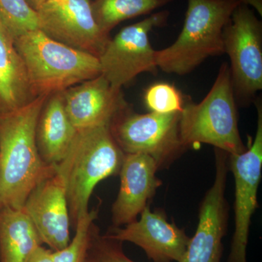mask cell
I'll use <instances>...</instances> for the list:
<instances>
[{
	"instance_id": "6da1fadb",
	"label": "cell",
	"mask_w": 262,
	"mask_h": 262,
	"mask_svg": "<svg viewBox=\"0 0 262 262\" xmlns=\"http://www.w3.org/2000/svg\"><path fill=\"white\" fill-rule=\"evenodd\" d=\"M48 96L0 114V208L21 209L38 183L55 171L38 151L36 128Z\"/></svg>"
},
{
	"instance_id": "7a4b0ae2",
	"label": "cell",
	"mask_w": 262,
	"mask_h": 262,
	"mask_svg": "<svg viewBox=\"0 0 262 262\" xmlns=\"http://www.w3.org/2000/svg\"><path fill=\"white\" fill-rule=\"evenodd\" d=\"M124 157L110 125L77 130L65 156L55 165L64 185L74 229L89 213L95 187L101 181L120 173Z\"/></svg>"
},
{
	"instance_id": "3957f363",
	"label": "cell",
	"mask_w": 262,
	"mask_h": 262,
	"mask_svg": "<svg viewBox=\"0 0 262 262\" xmlns=\"http://www.w3.org/2000/svg\"><path fill=\"white\" fill-rule=\"evenodd\" d=\"M14 42L34 98L49 97L101 75L97 57L54 40L39 29Z\"/></svg>"
},
{
	"instance_id": "277c9868",
	"label": "cell",
	"mask_w": 262,
	"mask_h": 262,
	"mask_svg": "<svg viewBox=\"0 0 262 262\" xmlns=\"http://www.w3.org/2000/svg\"><path fill=\"white\" fill-rule=\"evenodd\" d=\"M239 5V0H187L184 25L177 40L155 51L158 68L185 75L207 58L224 54V29Z\"/></svg>"
},
{
	"instance_id": "5b68a950",
	"label": "cell",
	"mask_w": 262,
	"mask_h": 262,
	"mask_svg": "<svg viewBox=\"0 0 262 262\" xmlns=\"http://www.w3.org/2000/svg\"><path fill=\"white\" fill-rule=\"evenodd\" d=\"M179 134L185 149L199 144H210L228 154H239L246 149L239 135L228 63L221 66L214 83L201 102L185 99L180 113Z\"/></svg>"
},
{
	"instance_id": "8992f818",
	"label": "cell",
	"mask_w": 262,
	"mask_h": 262,
	"mask_svg": "<svg viewBox=\"0 0 262 262\" xmlns=\"http://www.w3.org/2000/svg\"><path fill=\"white\" fill-rule=\"evenodd\" d=\"M180 113L137 114L125 108L110 125L125 154L151 157L159 169L168 166L185 150L179 134Z\"/></svg>"
},
{
	"instance_id": "52a82bcc",
	"label": "cell",
	"mask_w": 262,
	"mask_h": 262,
	"mask_svg": "<svg viewBox=\"0 0 262 262\" xmlns=\"http://www.w3.org/2000/svg\"><path fill=\"white\" fill-rule=\"evenodd\" d=\"M169 15L168 10L151 13L144 20L122 29L110 39L98 60L101 75L114 90L121 91L141 73L157 72L156 51L150 43L149 33L165 26Z\"/></svg>"
},
{
	"instance_id": "ba28073f",
	"label": "cell",
	"mask_w": 262,
	"mask_h": 262,
	"mask_svg": "<svg viewBox=\"0 0 262 262\" xmlns=\"http://www.w3.org/2000/svg\"><path fill=\"white\" fill-rule=\"evenodd\" d=\"M234 96L247 103L262 89V23L251 8L241 4L223 32Z\"/></svg>"
},
{
	"instance_id": "9c48e42d",
	"label": "cell",
	"mask_w": 262,
	"mask_h": 262,
	"mask_svg": "<svg viewBox=\"0 0 262 262\" xmlns=\"http://www.w3.org/2000/svg\"><path fill=\"white\" fill-rule=\"evenodd\" d=\"M257 129L251 146L239 154H228L235 184L234 232L227 262H248L247 246L251 217L257 208L262 170V106L256 101Z\"/></svg>"
},
{
	"instance_id": "30bf717a",
	"label": "cell",
	"mask_w": 262,
	"mask_h": 262,
	"mask_svg": "<svg viewBox=\"0 0 262 262\" xmlns=\"http://www.w3.org/2000/svg\"><path fill=\"white\" fill-rule=\"evenodd\" d=\"M37 13L39 29L48 37L98 58L110 41L95 19L91 0H46Z\"/></svg>"
},
{
	"instance_id": "8fae6325",
	"label": "cell",
	"mask_w": 262,
	"mask_h": 262,
	"mask_svg": "<svg viewBox=\"0 0 262 262\" xmlns=\"http://www.w3.org/2000/svg\"><path fill=\"white\" fill-rule=\"evenodd\" d=\"M228 153L215 149V177L201 203L195 234L189 239L183 262H220L227 229L225 199Z\"/></svg>"
},
{
	"instance_id": "7c38bea8",
	"label": "cell",
	"mask_w": 262,
	"mask_h": 262,
	"mask_svg": "<svg viewBox=\"0 0 262 262\" xmlns=\"http://www.w3.org/2000/svg\"><path fill=\"white\" fill-rule=\"evenodd\" d=\"M104 235L139 246L154 262H183L190 239L184 229L168 222L164 212L151 211L149 205L141 212L140 220L125 228L112 227Z\"/></svg>"
},
{
	"instance_id": "4fadbf2b",
	"label": "cell",
	"mask_w": 262,
	"mask_h": 262,
	"mask_svg": "<svg viewBox=\"0 0 262 262\" xmlns=\"http://www.w3.org/2000/svg\"><path fill=\"white\" fill-rule=\"evenodd\" d=\"M23 209L37 229L42 244L48 245L51 251H60L70 244L68 203L63 181L56 170L38 183Z\"/></svg>"
},
{
	"instance_id": "5bb4252c",
	"label": "cell",
	"mask_w": 262,
	"mask_h": 262,
	"mask_svg": "<svg viewBox=\"0 0 262 262\" xmlns=\"http://www.w3.org/2000/svg\"><path fill=\"white\" fill-rule=\"evenodd\" d=\"M66 111L77 130L111 125L126 108L121 91H115L100 75L63 92Z\"/></svg>"
},
{
	"instance_id": "9a60e30c",
	"label": "cell",
	"mask_w": 262,
	"mask_h": 262,
	"mask_svg": "<svg viewBox=\"0 0 262 262\" xmlns=\"http://www.w3.org/2000/svg\"><path fill=\"white\" fill-rule=\"evenodd\" d=\"M158 170V164L149 155L125 154L119 173L120 190L112 208L113 227L130 224L141 214L161 186Z\"/></svg>"
},
{
	"instance_id": "2e32d148",
	"label": "cell",
	"mask_w": 262,
	"mask_h": 262,
	"mask_svg": "<svg viewBox=\"0 0 262 262\" xmlns=\"http://www.w3.org/2000/svg\"><path fill=\"white\" fill-rule=\"evenodd\" d=\"M77 133L66 111L63 92L49 96L36 128L39 155L47 165L55 166L68 151Z\"/></svg>"
},
{
	"instance_id": "e0dca14e",
	"label": "cell",
	"mask_w": 262,
	"mask_h": 262,
	"mask_svg": "<svg viewBox=\"0 0 262 262\" xmlns=\"http://www.w3.org/2000/svg\"><path fill=\"white\" fill-rule=\"evenodd\" d=\"M33 98L27 70L14 39L0 21V114L21 107Z\"/></svg>"
},
{
	"instance_id": "ac0fdd59",
	"label": "cell",
	"mask_w": 262,
	"mask_h": 262,
	"mask_svg": "<svg viewBox=\"0 0 262 262\" xmlns=\"http://www.w3.org/2000/svg\"><path fill=\"white\" fill-rule=\"evenodd\" d=\"M42 244L23 208H0V262H27Z\"/></svg>"
},
{
	"instance_id": "d6986e66",
	"label": "cell",
	"mask_w": 262,
	"mask_h": 262,
	"mask_svg": "<svg viewBox=\"0 0 262 262\" xmlns=\"http://www.w3.org/2000/svg\"><path fill=\"white\" fill-rule=\"evenodd\" d=\"M172 2L173 0H95L92 8L100 29L110 34L124 20L151 14Z\"/></svg>"
},
{
	"instance_id": "ffe728a7",
	"label": "cell",
	"mask_w": 262,
	"mask_h": 262,
	"mask_svg": "<svg viewBox=\"0 0 262 262\" xmlns=\"http://www.w3.org/2000/svg\"><path fill=\"white\" fill-rule=\"evenodd\" d=\"M0 21L14 39L39 29L37 11L26 0H0Z\"/></svg>"
},
{
	"instance_id": "44dd1931",
	"label": "cell",
	"mask_w": 262,
	"mask_h": 262,
	"mask_svg": "<svg viewBox=\"0 0 262 262\" xmlns=\"http://www.w3.org/2000/svg\"><path fill=\"white\" fill-rule=\"evenodd\" d=\"M98 213V208L91 210L78 221L75 236L70 244L60 251H53V262L84 261Z\"/></svg>"
},
{
	"instance_id": "7402d4cb",
	"label": "cell",
	"mask_w": 262,
	"mask_h": 262,
	"mask_svg": "<svg viewBox=\"0 0 262 262\" xmlns=\"http://www.w3.org/2000/svg\"><path fill=\"white\" fill-rule=\"evenodd\" d=\"M150 112L160 114L181 113L185 98L173 84L158 82L149 86L144 96Z\"/></svg>"
},
{
	"instance_id": "603a6c76",
	"label": "cell",
	"mask_w": 262,
	"mask_h": 262,
	"mask_svg": "<svg viewBox=\"0 0 262 262\" xmlns=\"http://www.w3.org/2000/svg\"><path fill=\"white\" fill-rule=\"evenodd\" d=\"M122 242L101 235L94 225L87 255L84 262H135L124 253Z\"/></svg>"
},
{
	"instance_id": "cb8c5ba5",
	"label": "cell",
	"mask_w": 262,
	"mask_h": 262,
	"mask_svg": "<svg viewBox=\"0 0 262 262\" xmlns=\"http://www.w3.org/2000/svg\"><path fill=\"white\" fill-rule=\"evenodd\" d=\"M27 262H53V251L48 250L42 246L37 248Z\"/></svg>"
},
{
	"instance_id": "d4e9b609",
	"label": "cell",
	"mask_w": 262,
	"mask_h": 262,
	"mask_svg": "<svg viewBox=\"0 0 262 262\" xmlns=\"http://www.w3.org/2000/svg\"><path fill=\"white\" fill-rule=\"evenodd\" d=\"M241 4L246 5L262 16V0H239Z\"/></svg>"
},
{
	"instance_id": "484cf974",
	"label": "cell",
	"mask_w": 262,
	"mask_h": 262,
	"mask_svg": "<svg viewBox=\"0 0 262 262\" xmlns=\"http://www.w3.org/2000/svg\"><path fill=\"white\" fill-rule=\"evenodd\" d=\"M26 1L28 3V4L32 7L33 9L37 11L38 8H39L46 0H26Z\"/></svg>"
}]
</instances>
